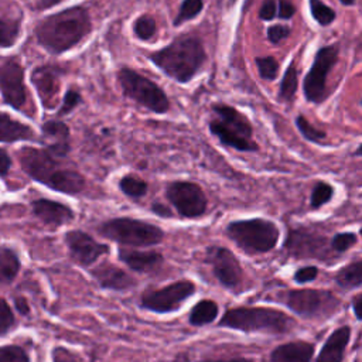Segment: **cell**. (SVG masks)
Segmentation results:
<instances>
[{"label": "cell", "mask_w": 362, "mask_h": 362, "mask_svg": "<svg viewBox=\"0 0 362 362\" xmlns=\"http://www.w3.org/2000/svg\"><path fill=\"white\" fill-rule=\"evenodd\" d=\"M92 33L89 11L82 6H72L41 18L34 27L37 42L49 54H64Z\"/></svg>", "instance_id": "1"}, {"label": "cell", "mask_w": 362, "mask_h": 362, "mask_svg": "<svg viewBox=\"0 0 362 362\" xmlns=\"http://www.w3.org/2000/svg\"><path fill=\"white\" fill-rule=\"evenodd\" d=\"M147 58L171 79L187 83L206 62V52L199 37L184 34L165 47L150 52Z\"/></svg>", "instance_id": "2"}, {"label": "cell", "mask_w": 362, "mask_h": 362, "mask_svg": "<svg viewBox=\"0 0 362 362\" xmlns=\"http://www.w3.org/2000/svg\"><path fill=\"white\" fill-rule=\"evenodd\" d=\"M18 158L27 175L54 191L76 195L85 189V177L76 170L62 167L45 148L23 147Z\"/></svg>", "instance_id": "3"}, {"label": "cell", "mask_w": 362, "mask_h": 362, "mask_svg": "<svg viewBox=\"0 0 362 362\" xmlns=\"http://www.w3.org/2000/svg\"><path fill=\"white\" fill-rule=\"evenodd\" d=\"M296 321L284 311L264 305H238L228 308L218 327L245 334L264 332L280 335L293 329Z\"/></svg>", "instance_id": "4"}, {"label": "cell", "mask_w": 362, "mask_h": 362, "mask_svg": "<svg viewBox=\"0 0 362 362\" xmlns=\"http://www.w3.org/2000/svg\"><path fill=\"white\" fill-rule=\"evenodd\" d=\"M212 113L208 127L222 146L243 153L259 150V144L253 139V126L242 112L230 105L215 103Z\"/></svg>", "instance_id": "5"}, {"label": "cell", "mask_w": 362, "mask_h": 362, "mask_svg": "<svg viewBox=\"0 0 362 362\" xmlns=\"http://www.w3.org/2000/svg\"><path fill=\"white\" fill-rule=\"evenodd\" d=\"M225 235L246 255L272 252L280 240V228L266 218L235 219L225 226Z\"/></svg>", "instance_id": "6"}, {"label": "cell", "mask_w": 362, "mask_h": 362, "mask_svg": "<svg viewBox=\"0 0 362 362\" xmlns=\"http://www.w3.org/2000/svg\"><path fill=\"white\" fill-rule=\"evenodd\" d=\"M98 233L120 246L148 247L161 243L165 238L163 228L132 216H116L98 225Z\"/></svg>", "instance_id": "7"}, {"label": "cell", "mask_w": 362, "mask_h": 362, "mask_svg": "<svg viewBox=\"0 0 362 362\" xmlns=\"http://www.w3.org/2000/svg\"><path fill=\"white\" fill-rule=\"evenodd\" d=\"M283 303L296 315L310 321H325L341 310V300L325 288H290L281 293Z\"/></svg>", "instance_id": "8"}, {"label": "cell", "mask_w": 362, "mask_h": 362, "mask_svg": "<svg viewBox=\"0 0 362 362\" xmlns=\"http://www.w3.org/2000/svg\"><path fill=\"white\" fill-rule=\"evenodd\" d=\"M117 82L126 98L147 110L157 115H164L170 110V99L163 88L140 72L129 66H122L117 72Z\"/></svg>", "instance_id": "9"}, {"label": "cell", "mask_w": 362, "mask_h": 362, "mask_svg": "<svg viewBox=\"0 0 362 362\" xmlns=\"http://www.w3.org/2000/svg\"><path fill=\"white\" fill-rule=\"evenodd\" d=\"M197 293L191 280H177L160 288H147L140 296V307L156 314H171Z\"/></svg>", "instance_id": "10"}, {"label": "cell", "mask_w": 362, "mask_h": 362, "mask_svg": "<svg viewBox=\"0 0 362 362\" xmlns=\"http://www.w3.org/2000/svg\"><path fill=\"white\" fill-rule=\"evenodd\" d=\"M205 263L211 267L214 277L225 290L232 291L233 294H239L245 290L243 267L230 249L209 245L205 249Z\"/></svg>", "instance_id": "11"}, {"label": "cell", "mask_w": 362, "mask_h": 362, "mask_svg": "<svg viewBox=\"0 0 362 362\" xmlns=\"http://www.w3.org/2000/svg\"><path fill=\"white\" fill-rule=\"evenodd\" d=\"M286 252L296 259H317L324 263H334L332 249L327 236L308 228H293L284 240Z\"/></svg>", "instance_id": "12"}, {"label": "cell", "mask_w": 362, "mask_h": 362, "mask_svg": "<svg viewBox=\"0 0 362 362\" xmlns=\"http://www.w3.org/2000/svg\"><path fill=\"white\" fill-rule=\"evenodd\" d=\"M339 47L325 45L321 47L313 59V64L303 82L304 98L314 105H320L327 98V78L338 61Z\"/></svg>", "instance_id": "13"}, {"label": "cell", "mask_w": 362, "mask_h": 362, "mask_svg": "<svg viewBox=\"0 0 362 362\" xmlns=\"http://www.w3.org/2000/svg\"><path fill=\"white\" fill-rule=\"evenodd\" d=\"M165 198L184 219H197L206 212L208 198L202 187L194 181L175 180L167 184Z\"/></svg>", "instance_id": "14"}, {"label": "cell", "mask_w": 362, "mask_h": 362, "mask_svg": "<svg viewBox=\"0 0 362 362\" xmlns=\"http://www.w3.org/2000/svg\"><path fill=\"white\" fill-rule=\"evenodd\" d=\"M0 95L4 103L16 110L23 109L27 103L24 66L16 57L0 62Z\"/></svg>", "instance_id": "15"}, {"label": "cell", "mask_w": 362, "mask_h": 362, "mask_svg": "<svg viewBox=\"0 0 362 362\" xmlns=\"http://www.w3.org/2000/svg\"><path fill=\"white\" fill-rule=\"evenodd\" d=\"M65 243L71 259L81 267L93 266L110 247L107 243L98 242L92 235L81 229H72L65 233Z\"/></svg>", "instance_id": "16"}, {"label": "cell", "mask_w": 362, "mask_h": 362, "mask_svg": "<svg viewBox=\"0 0 362 362\" xmlns=\"http://www.w3.org/2000/svg\"><path fill=\"white\" fill-rule=\"evenodd\" d=\"M61 74V68L51 64L37 66L31 72V83L34 85L37 95L45 109H52L57 103Z\"/></svg>", "instance_id": "17"}, {"label": "cell", "mask_w": 362, "mask_h": 362, "mask_svg": "<svg viewBox=\"0 0 362 362\" xmlns=\"http://www.w3.org/2000/svg\"><path fill=\"white\" fill-rule=\"evenodd\" d=\"M89 273L103 290L127 291L137 284V281L127 272L110 262L96 264L89 270Z\"/></svg>", "instance_id": "18"}, {"label": "cell", "mask_w": 362, "mask_h": 362, "mask_svg": "<svg viewBox=\"0 0 362 362\" xmlns=\"http://www.w3.org/2000/svg\"><path fill=\"white\" fill-rule=\"evenodd\" d=\"M71 133L66 123L58 119L47 120L41 126V141L44 148L57 158L66 157L71 150Z\"/></svg>", "instance_id": "19"}, {"label": "cell", "mask_w": 362, "mask_h": 362, "mask_svg": "<svg viewBox=\"0 0 362 362\" xmlns=\"http://www.w3.org/2000/svg\"><path fill=\"white\" fill-rule=\"evenodd\" d=\"M117 259L126 264L130 270L136 273H151L158 270L164 263L163 253L157 250H140L137 247H123L117 249Z\"/></svg>", "instance_id": "20"}, {"label": "cell", "mask_w": 362, "mask_h": 362, "mask_svg": "<svg viewBox=\"0 0 362 362\" xmlns=\"http://www.w3.org/2000/svg\"><path fill=\"white\" fill-rule=\"evenodd\" d=\"M352 335L349 325H341L335 328L324 341L321 349L317 354L315 362H342Z\"/></svg>", "instance_id": "21"}, {"label": "cell", "mask_w": 362, "mask_h": 362, "mask_svg": "<svg viewBox=\"0 0 362 362\" xmlns=\"http://www.w3.org/2000/svg\"><path fill=\"white\" fill-rule=\"evenodd\" d=\"M33 212L41 222L51 226L66 225L75 218L71 206L47 198L35 199L33 202Z\"/></svg>", "instance_id": "22"}, {"label": "cell", "mask_w": 362, "mask_h": 362, "mask_svg": "<svg viewBox=\"0 0 362 362\" xmlns=\"http://www.w3.org/2000/svg\"><path fill=\"white\" fill-rule=\"evenodd\" d=\"M315 354V345L310 341H287L270 352V362H311Z\"/></svg>", "instance_id": "23"}, {"label": "cell", "mask_w": 362, "mask_h": 362, "mask_svg": "<svg viewBox=\"0 0 362 362\" xmlns=\"http://www.w3.org/2000/svg\"><path fill=\"white\" fill-rule=\"evenodd\" d=\"M20 140H35L34 130L28 124L13 119L8 113L0 112V141L14 143Z\"/></svg>", "instance_id": "24"}, {"label": "cell", "mask_w": 362, "mask_h": 362, "mask_svg": "<svg viewBox=\"0 0 362 362\" xmlns=\"http://www.w3.org/2000/svg\"><path fill=\"white\" fill-rule=\"evenodd\" d=\"M219 315V305L212 298H201L188 313V324L192 327H204L212 324Z\"/></svg>", "instance_id": "25"}, {"label": "cell", "mask_w": 362, "mask_h": 362, "mask_svg": "<svg viewBox=\"0 0 362 362\" xmlns=\"http://www.w3.org/2000/svg\"><path fill=\"white\" fill-rule=\"evenodd\" d=\"M337 286L344 290H354L362 286V260L356 259L341 267L334 277Z\"/></svg>", "instance_id": "26"}, {"label": "cell", "mask_w": 362, "mask_h": 362, "mask_svg": "<svg viewBox=\"0 0 362 362\" xmlns=\"http://www.w3.org/2000/svg\"><path fill=\"white\" fill-rule=\"evenodd\" d=\"M298 88V69L296 62L291 61L283 74V79L279 88V99L284 103H293Z\"/></svg>", "instance_id": "27"}, {"label": "cell", "mask_w": 362, "mask_h": 362, "mask_svg": "<svg viewBox=\"0 0 362 362\" xmlns=\"http://www.w3.org/2000/svg\"><path fill=\"white\" fill-rule=\"evenodd\" d=\"M117 187H119L120 192L130 199L143 198L148 189V184L141 177H139L137 174H132V173L124 174L119 180Z\"/></svg>", "instance_id": "28"}, {"label": "cell", "mask_w": 362, "mask_h": 362, "mask_svg": "<svg viewBox=\"0 0 362 362\" xmlns=\"http://www.w3.org/2000/svg\"><path fill=\"white\" fill-rule=\"evenodd\" d=\"M20 270L17 255L8 247H0V283L13 281Z\"/></svg>", "instance_id": "29"}, {"label": "cell", "mask_w": 362, "mask_h": 362, "mask_svg": "<svg viewBox=\"0 0 362 362\" xmlns=\"http://www.w3.org/2000/svg\"><path fill=\"white\" fill-rule=\"evenodd\" d=\"M21 35V21L0 17V49L11 48Z\"/></svg>", "instance_id": "30"}, {"label": "cell", "mask_w": 362, "mask_h": 362, "mask_svg": "<svg viewBox=\"0 0 362 362\" xmlns=\"http://www.w3.org/2000/svg\"><path fill=\"white\" fill-rule=\"evenodd\" d=\"M334 194H335V189L331 182H327L322 180L317 181L310 194V206L313 209H320L334 198Z\"/></svg>", "instance_id": "31"}, {"label": "cell", "mask_w": 362, "mask_h": 362, "mask_svg": "<svg viewBox=\"0 0 362 362\" xmlns=\"http://www.w3.org/2000/svg\"><path fill=\"white\" fill-rule=\"evenodd\" d=\"M296 127L300 132V134L310 143H322L327 139V133L318 127H315L314 124H311V122L304 116V115H297L296 116Z\"/></svg>", "instance_id": "32"}, {"label": "cell", "mask_w": 362, "mask_h": 362, "mask_svg": "<svg viewBox=\"0 0 362 362\" xmlns=\"http://www.w3.org/2000/svg\"><path fill=\"white\" fill-rule=\"evenodd\" d=\"M308 7L313 18L321 27H328L337 18L335 10L328 4H325L322 0H308Z\"/></svg>", "instance_id": "33"}, {"label": "cell", "mask_w": 362, "mask_h": 362, "mask_svg": "<svg viewBox=\"0 0 362 362\" xmlns=\"http://www.w3.org/2000/svg\"><path fill=\"white\" fill-rule=\"evenodd\" d=\"M204 8V0H182L178 8L177 16L174 17V25L178 27L188 20L195 18L197 16L201 14Z\"/></svg>", "instance_id": "34"}, {"label": "cell", "mask_w": 362, "mask_h": 362, "mask_svg": "<svg viewBox=\"0 0 362 362\" xmlns=\"http://www.w3.org/2000/svg\"><path fill=\"white\" fill-rule=\"evenodd\" d=\"M157 31L156 20L150 14H141L133 21V34L141 41H147L154 37Z\"/></svg>", "instance_id": "35"}, {"label": "cell", "mask_w": 362, "mask_h": 362, "mask_svg": "<svg viewBox=\"0 0 362 362\" xmlns=\"http://www.w3.org/2000/svg\"><path fill=\"white\" fill-rule=\"evenodd\" d=\"M358 243V235L355 232H338L329 239V246L334 253L339 256L348 252Z\"/></svg>", "instance_id": "36"}, {"label": "cell", "mask_w": 362, "mask_h": 362, "mask_svg": "<svg viewBox=\"0 0 362 362\" xmlns=\"http://www.w3.org/2000/svg\"><path fill=\"white\" fill-rule=\"evenodd\" d=\"M255 62H256V66H257V71H259V75L262 79L270 82L277 78L280 66H279L277 59L273 55L257 57L255 59Z\"/></svg>", "instance_id": "37"}, {"label": "cell", "mask_w": 362, "mask_h": 362, "mask_svg": "<svg viewBox=\"0 0 362 362\" xmlns=\"http://www.w3.org/2000/svg\"><path fill=\"white\" fill-rule=\"evenodd\" d=\"M82 102V95L78 89L75 88H69L65 93H64V98L61 100V105H59V109L57 110V116L58 117H62V116H66L69 115L76 106H79Z\"/></svg>", "instance_id": "38"}, {"label": "cell", "mask_w": 362, "mask_h": 362, "mask_svg": "<svg viewBox=\"0 0 362 362\" xmlns=\"http://www.w3.org/2000/svg\"><path fill=\"white\" fill-rule=\"evenodd\" d=\"M0 362H30V359L21 346L7 345L0 348Z\"/></svg>", "instance_id": "39"}, {"label": "cell", "mask_w": 362, "mask_h": 362, "mask_svg": "<svg viewBox=\"0 0 362 362\" xmlns=\"http://www.w3.org/2000/svg\"><path fill=\"white\" fill-rule=\"evenodd\" d=\"M318 274H320V269L317 266H314V264L301 266L293 273V280L297 284H307V283L317 280Z\"/></svg>", "instance_id": "40"}, {"label": "cell", "mask_w": 362, "mask_h": 362, "mask_svg": "<svg viewBox=\"0 0 362 362\" xmlns=\"http://www.w3.org/2000/svg\"><path fill=\"white\" fill-rule=\"evenodd\" d=\"M290 33H291V30L286 24H272L267 27V40L272 44L277 45L283 40H286L290 35Z\"/></svg>", "instance_id": "41"}, {"label": "cell", "mask_w": 362, "mask_h": 362, "mask_svg": "<svg viewBox=\"0 0 362 362\" xmlns=\"http://www.w3.org/2000/svg\"><path fill=\"white\" fill-rule=\"evenodd\" d=\"M14 325V315L6 300L0 298V335L6 334Z\"/></svg>", "instance_id": "42"}, {"label": "cell", "mask_w": 362, "mask_h": 362, "mask_svg": "<svg viewBox=\"0 0 362 362\" xmlns=\"http://www.w3.org/2000/svg\"><path fill=\"white\" fill-rule=\"evenodd\" d=\"M259 18L263 21L277 18V0H263L259 8Z\"/></svg>", "instance_id": "43"}, {"label": "cell", "mask_w": 362, "mask_h": 362, "mask_svg": "<svg viewBox=\"0 0 362 362\" xmlns=\"http://www.w3.org/2000/svg\"><path fill=\"white\" fill-rule=\"evenodd\" d=\"M296 14V6L291 0H277V18L290 20Z\"/></svg>", "instance_id": "44"}, {"label": "cell", "mask_w": 362, "mask_h": 362, "mask_svg": "<svg viewBox=\"0 0 362 362\" xmlns=\"http://www.w3.org/2000/svg\"><path fill=\"white\" fill-rule=\"evenodd\" d=\"M52 359H54V362H82L78 355H75L71 351L61 348V346H58L52 351Z\"/></svg>", "instance_id": "45"}, {"label": "cell", "mask_w": 362, "mask_h": 362, "mask_svg": "<svg viewBox=\"0 0 362 362\" xmlns=\"http://www.w3.org/2000/svg\"><path fill=\"white\" fill-rule=\"evenodd\" d=\"M150 211H151L154 215H157L158 218H165V219H167V218H171V216H173L171 208H170L168 205L163 204V202H158V201H154V202L151 204Z\"/></svg>", "instance_id": "46"}, {"label": "cell", "mask_w": 362, "mask_h": 362, "mask_svg": "<svg viewBox=\"0 0 362 362\" xmlns=\"http://www.w3.org/2000/svg\"><path fill=\"white\" fill-rule=\"evenodd\" d=\"M351 308H352V313H354L356 321H361V320H362V314H361V311H362V293H361V291L356 293V294L352 297V300H351Z\"/></svg>", "instance_id": "47"}, {"label": "cell", "mask_w": 362, "mask_h": 362, "mask_svg": "<svg viewBox=\"0 0 362 362\" xmlns=\"http://www.w3.org/2000/svg\"><path fill=\"white\" fill-rule=\"evenodd\" d=\"M11 167V158L8 153L3 148H0V177H4Z\"/></svg>", "instance_id": "48"}, {"label": "cell", "mask_w": 362, "mask_h": 362, "mask_svg": "<svg viewBox=\"0 0 362 362\" xmlns=\"http://www.w3.org/2000/svg\"><path fill=\"white\" fill-rule=\"evenodd\" d=\"M197 362H253L250 358L233 356V358H216V359H201Z\"/></svg>", "instance_id": "49"}, {"label": "cell", "mask_w": 362, "mask_h": 362, "mask_svg": "<svg viewBox=\"0 0 362 362\" xmlns=\"http://www.w3.org/2000/svg\"><path fill=\"white\" fill-rule=\"evenodd\" d=\"M66 0H35V8L37 10H48L57 4H61Z\"/></svg>", "instance_id": "50"}, {"label": "cell", "mask_w": 362, "mask_h": 362, "mask_svg": "<svg viewBox=\"0 0 362 362\" xmlns=\"http://www.w3.org/2000/svg\"><path fill=\"white\" fill-rule=\"evenodd\" d=\"M14 304H16V308H17V311L20 314L27 315L30 313V305H28V303H27V300L24 297H17L14 300Z\"/></svg>", "instance_id": "51"}, {"label": "cell", "mask_w": 362, "mask_h": 362, "mask_svg": "<svg viewBox=\"0 0 362 362\" xmlns=\"http://www.w3.org/2000/svg\"><path fill=\"white\" fill-rule=\"evenodd\" d=\"M174 362H189V359H188V356H187L185 354H178V355L175 356Z\"/></svg>", "instance_id": "52"}, {"label": "cell", "mask_w": 362, "mask_h": 362, "mask_svg": "<svg viewBox=\"0 0 362 362\" xmlns=\"http://www.w3.org/2000/svg\"><path fill=\"white\" fill-rule=\"evenodd\" d=\"M344 6H354L356 1L355 0H339Z\"/></svg>", "instance_id": "53"}, {"label": "cell", "mask_w": 362, "mask_h": 362, "mask_svg": "<svg viewBox=\"0 0 362 362\" xmlns=\"http://www.w3.org/2000/svg\"><path fill=\"white\" fill-rule=\"evenodd\" d=\"M252 1H253V0H246V4H247V3H252ZM246 4H245V6H246Z\"/></svg>", "instance_id": "54"}]
</instances>
